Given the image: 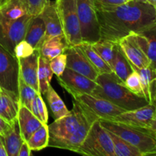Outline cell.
<instances>
[{
    "label": "cell",
    "instance_id": "7c38bea8",
    "mask_svg": "<svg viewBox=\"0 0 156 156\" xmlns=\"http://www.w3.org/2000/svg\"><path fill=\"white\" fill-rule=\"evenodd\" d=\"M64 53L66 54L67 58L66 68L83 75L93 81L97 79L100 73L94 68L79 46H68Z\"/></svg>",
    "mask_w": 156,
    "mask_h": 156
},
{
    "label": "cell",
    "instance_id": "277c9868",
    "mask_svg": "<svg viewBox=\"0 0 156 156\" xmlns=\"http://www.w3.org/2000/svg\"><path fill=\"white\" fill-rule=\"evenodd\" d=\"M76 152L90 156H115L111 136L100 120L93 123L86 138Z\"/></svg>",
    "mask_w": 156,
    "mask_h": 156
},
{
    "label": "cell",
    "instance_id": "4dcf8cb0",
    "mask_svg": "<svg viewBox=\"0 0 156 156\" xmlns=\"http://www.w3.org/2000/svg\"><path fill=\"white\" fill-rule=\"evenodd\" d=\"M117 43L106 40H101L91 44L96 53L111 66L112 67L117 50Z\"/></svg>",
    "mask_w": 156,
    "mask_h": 156
},
{
    "label": "cell",
    "instance_id": "4316f807",
    "mask_svg": "<svg viewBox=\"0 0 156 156\" xmlns=\"http://www.w3.org/2000/svg\"><path fill=\"white\" fill-rule=\"evenodd\" d=\"M78 46L82 50V51L85 53L87 58L89 59L91 64L94 66V68L98 71L100 74L101 73H112L111 66L96 53L91 44L82 42L81 44H78Z\"/></svg>",
    "mask_w": 156,
    "mask_h": 156
},
{
    "label": "cell",
    "instance_id": "7a4b0ae2",
    "mask_svg": "<svg viewBox=\"0 0 156 156\" xmlns=\"http://www.w3.org/2000/svg\"><path fill=\"white\" fill-rule=\"evenodd\" d=\"M95 82L97 86L93 91V95L106 99L126 111L140 108L149 104L145 98L129 91L113 72L101 73Z\"/></svg>",
    "mask_w": 156,
    "mask_h": 156
},
{
    "label": "cell",
    "instance_id": "d6a6232c",
    "mask_svg": "<svg viewBox=\"0 0 156 156\" xmlns=\"http://www.w3.org/2000/svg\"><path fill=\"white\" fill-rule=\"evenodd\" d=\"M124 85L133 93L140 96V97L144 98V93H143L141 81H140V76L136 71L133 69L132 73L126 78V81L124 82Z\"/></svg>",
    "mask_w": 156,
    "mask_h": 156
},
{
    "label": "cell",
    "instance_id": "ee69618b",
    "mask_svg": "<svg viewBox=\"0 0 156 156\" xmlns=\"http://www.w3.org/2000/svg\"><path fill=\"white\" fill-rule=\"evenodd\" d=\"M58 0H46V4H49V3H56Z\"/></svg>",
    "mask_w": 156,
    "mask_h": 156
},
{
    "label": "cell",
    "instance_id": "60d3db41",
    "mask_svg": "<svg viewBox=\"0 0 156 156\" xmlns=\"http://www.w3.org/2000/svg\"><path fill=\"white\" fill-rule=\"evenodd\" d=\"M146 129H147L148 132H149L150 134H152V133L156 131V112H155V115H154L153 117H152V120H151L150 123H149V125H148L147 128H146Z\"/></svg>",
    "mask_w": 156,
    "mask_h": 156
},
{
    "label": "cell",
    "instance_id": "8d00e7d4",
    "mask_svg": "<svg viewBox=\"0 0 156 156\" xmlns=\"http://www.w3.org/2000/svg\"><path fill=\"white\" fill-rule=\"evenodd\" d=\"M28 3L29 14L32 16H37L46 5V0H27Z\"/></svg>",
    "mask_w": 156,
    "mask_h": 156
},
{
    "label": "cell",
    "instance_id": "2e32d148",
    "mask_svg": "<svg viewBox=\"0 0 156 156\" xmlns=\"http://www.w3.org/2000/svg\"><path fill=\"white\" fill-rule=\"evenodd\" d=\"M39 56L40 52L35 50L30 56L22 59H18L19 64V75L27 85L31 86L37 93H40L37 76Z\"/></svg>",
    "mask_w": 156,
    "mask_h": 156
},
{
    "label": "cell",
    "instance_id": "bcb514c9",
    "mask_svg": "<svg viewBox=\"0 0 156 156\" xmlns=\"http://www.w3.org/2000/svg\"><path fill=\"white\" fill-rule=\"evenodd\" d=\"M152 136H153L156 140V131H155V132H153V133H152Z\"/></svg>",
    "mask_w": 156,
    "mask_h": 156
},
{
    "label": "cell",
    "instance_id": "484cf974",
    "mask_svg": "<svg viewBox=\"0 0 156 156\" xmlns=\"http://www.w3.org/2000/svg\"><path fill=\"white\" fill-rule=\"evenodd\" d=\"M45 95L47 96L49 106H50L52 114H53V117H54L55 120L62 118L69 114L70 111H69L67 107L64 104L63 101L61 99L56 91L53 89L51 85L49 86Z\"/></svg>",
    "mask_w": 156,
    "mask_h": 156
},
{
    "label": "cell",
    "instance_id": "e575fe53",
    "mask_svg": "<svg viewBox=\"0 0 156 156\" xmlns=\"http://www.w3.org/2000/svg\"><path fill=\"white\" fill-rule=\"evenodd\" d=\"M34 51V48L29 43L22 40L15 47V56L17 59H22L30 56Z\"/></svg>",
    "mask_w": 156,
    "mask_h": 156
},
{
    "label": "cell",
    "instance_id": "f1b7e54d",
    "mask_svg": "<svg viewBox=\"0 0 156 156\" xmlns=\"http://www.w3.org/2000/svg\"><path fill=\"white\" fill-rule=\"evenodd\" d=\"M50 141L48 124H44L38 128L27 141L31 151H41L48 146Z\"/></svg>",
    "mask_w": 156,
    "mask_h": 156
},
{
    "label": "cell",
    "instance_id": "f546056e",
    "mask_svg": "<svg viewBox=\"0 0 156 156\" xmlns=\"http://www.w3.org/2000/svg\"><path fill=\"white\" fill-rule=\"evenodd\" d=\"M110 136L112 140L115 156H143V153L137 148L129 144V143L120 138L116 134L110 132Z\"/></svg>",
    "mask_w": 156,
    "mask_h": 156
},
{
    "label": "cell",
    "instance_id": "1f68e13d",
    "mask_svg": "<svg viewBox=\"0 0 156 156\" xmlns=\"http://www.w3.org/2000/svg\"><path fill=\"white\" fill-rule=\"evenodd\" d=\"M36 94L37 91L31 86L27 85L19 75V77H18V98H19L20 105H24L29 110H30L32 102L35 98Z\"/></svg>",
    "mask_w": 156,
    "mask_h": 156
},
{
    "label": "cell",
    "instance_id": "ac0fdd59",
    "mask_svg": "<svg viewBox=\"0 0 156 156\" xmlns=\"http://www.w3.org/2000/svg\"><path fill=\"white\" fill-rule=\"evenodd\" d=\"M137 43L151 61L150 66L155 69L156 67V23L133 33Z\"/></svg>",
    "mask_w": 156,
    "mask_h": 156
},
{
    "label": "cell",
    "instance_id": "ab89813d",
    "mask_svg": "<svg viewBox=\"0 0 156 156\" xmlns=\"http://www.w3.org/2000/svg\"><path fill=\"white\" fill-rule=\"evenodd\" d=\"M11 126V123L0 116V135L4 136Z\"/></svg>",
    "mask_w": 156,
    "mask_h": 156
},
{
    "label": "cell",
    "instance_id": "5bb4252c",
    "mask_svg": "<svg viewBox=\"0 0 156 156\" xmlns=\"http://www.w3.org/2000/svg\"><path fill=\"white\" fill-rule=\"evenodd\" d=\"M84 112H85L84 117L77 129L73 133H72L69 136L64 139L62 141L59 142L54 146L55 148L66 149V150H69L75 152H76V150L79 149V146L82 145L85 139L86 138L93 123L98 120L97 117L88 113L85 110H84Z\"/></svg>",
    "mask_w": 156,
    "mask_h": 156
},
{
    "label": "cell",
    "instance_id": "603a6c76",
    "mask_svg": "<svg viewBox=\"0 0 156 156\" xmlns=\"http://www.w3.org/2000/svg\"><path fill=\"white\" fill-rule=\"evenodd\" d=\"M2 136L7 156H18L20 147L24 141L21 136L18 117L11 122L10 128Z\"/></svg>",
    "mask_w": 156,
    "mask_h": 156
},
{
    "label": "cell",
    "instance_id": "9c48e42d",
    "mask_svg": "<svg viewBox=\"0 0 156 156\" xmlns=\"http://www.w3.org/2000/svg\"><path fill=\"white\" fill-rule=\"evenodd\" d=\"M81 107L99 120H109L126 110L109 101L91 94H83L73 98Z\"/></svg>",
    "mask_w": 156,
    "mask_h": 156
},
{
    "label": "cell",
    "instance_id": "d6986e66",
    "mask_svg": "<svg viewBox=\"0 0 156 156\" xmlns=\"http://www.w3.org/2000/svg\"><path fill=\"white\" fill-rule=\"evenodd\" d=\"M18 121L21 136L24 141H27L30 136L44 124L30 110L22 105H20L19 107Z\"/></svg>",
    "mask_w": 156,
    "mask_h": 156
},
{
    "label": "cell",
    "instance_id": "7bdbcfd3",
    "mask_svg": "<svg viewBox=\"0 0 156 156\" xmlns=\"http://www.w3.org/2000/svg\"><path fill=\"white\" fill-rule=\"evenodd\" d=\"M0 156H7V152L5 148L4 139L1 135H0Z\"/></svg>",
    "mask_w": 156,
    "mask_h": 156
},
{
    "label": "cell",
    "instance_id": "f35d334b",
    "mask_svg": "<svg viewBox=\"0 0 156 156\" xmlns=\"http://www.w3.org/2000/svg\"><path fill=\"white\" fill-rule=\"evenodd\" d=\"M31 155V149L29 147L27 141H23L21 147H20L19 152L18 156H29Z\"/></svg>",
    "mask_w": 156,
    "mask_h": 156
},
{
    "label": "cell",
    "instance_id": "f6af8a7d",
    "mask_svg": "<svg viewBox=\"0 0 156 156\" xmlns=\"http://www.w3.org/2000/svg\"><path fill=\"white\" fill-rule=\"evenodd\" d=\"M148 1L150 2L156 8V0H148Z\"/></svg>",
    "mask_w": 156,
    "mask_h": 156
},
{
    "label": "cell",
    "instance_id": "d4e9b609",
    "mask_svg": "<svg viewBox=\"0 0 156 156\" xmlns=\"http://www.w3.org/2000/svg\"><path fill=\"white\" fill-rule=\"evenodd\" d=\"M111 69L117 79L123 83H124L126 78L133 71L130 62L120 50L118 44H117V50Z\"/></svg>",
    "mask_w": 156,
    "mask_h": 156
},
{
    "label": "cell",
    "instance_id": "6da1fadb",
    "mask_svg": "<svg viewBox=\"0 0 156 156\" xmlns=\"http://www.w3.org/2000/svg\"><path fill=\"white\" fill-rule=\"evenodd\" d=\"M96 11L101 39L114 43L156 23V8L148 0H127L108 10Z\"/></svg>",
    "mask_w": 156,
    "mask_h": 156
},
{
    "label": "cell",
    "instance_id": "f907efd6",
    "mask_svg": "<svg viewBox=\"0 0 156 156\" xmlns=\"http://www.w3.org/2000/svg\"><path fill=\"white\" fill-rule=\"evenodd\" d=\"M155 111H156V101H155Z\"/></svg>",
    "mask_w": 156,
    "mask_h": 156
},
{
    "label": "cell",
    "instance_id": "7dc6e473",
    "mask_svg": "<svg viewBox=\"0 0 156 156\" xmlns=\"http://www.w3.org/2000/svg\"><path fill=\"white\" fill-rule=\"evenodd\" d=\"M5 1V0H0V6H1V5Z\"/></svg>",
    "mask_w": 156,
    "mask_h": 156
},
{
    "label": "cell",
    "instance_id": "30bf717a",
    "mask_svg": "<svg viewBox=\"0 0 156 156\" xmlns=\"http://www.w3.org/2000/svg\"><path fill=\"white\" fill-rule=\"evenodd\" d=\"M18 59L0 45V87L18 95Z\"/></svg>",
    "mask_w": 156,
    "mask_h": 156
},
{
    "label": "cell",
    "instance_id": "b9f144b4",
    "mask_svg": "<svg viewBox=\"0 0 156 156\" xmlns=\"http://www.w3.org/2000/svg\"><path fill=\"white\" fill-rule=\"evenodd\" d=\"M31 112L39 119L41 121V116H40L39 114V111H38V107H37V100H36V98L34 99L33 102H32V105H31V109H30ZM42 122V121H41Z\"/></svg>",
    "mask_w": 156,
    "mask_h": 156
},
{
    "label": "cell",
    "instance_id": "44dd1931",
    "mask_svg": "<svg viewBox=\"0 0 156 156\" xmlns=\"http://www.w3.org/2000/svg\"><path fill=\"white\" fill-rule=\"evenodd\" d=\"M45 25L40 16H33L29 22L26 31L24 41L39 51L44 42L45 38Z\"/></svg>",
    "mask_w": 156,
    "mask_h": 156
},
{
    "label": "cell",
    "instance_id": "8fae6325",
    "mask_svg": "<svg viewBox=\"0 0 156 156\" xmlns=\"http://www.w3.org/2000/svg\"><path fill=\"white\" fill-rule=\"evenodd\" d=\"M59 85L73 98L83 94H92L97 82L69 68H66L60 76H57Z\"/></svg>",
    "mask_w": 156,
    "mask_h": 156
},
{
    "label": "cell",
    "instance_id": "ffe728a7",
    "mask_svg": "<svg viewBox=\"0 0 156 156\" xmlns=\"http://www.w3.org/2000/svg\"><path fill=\"white\" fill-rule=\"evenodd\" d=\"M19 107L18 94L2 88L0 94V116L11 123L18 117Z\"/></svg>",
    "mask_w": 156,
    "mask_h": 156
},
{
    "label": "cell",
    "instance_id": "ba28073f",
    "mask_svg": "<svg viewBox=\"0 0 156 156\" xmlns=\"http://www.w3.org/2000/svg\"><path fill=\"white\" fill-rule=\"evenodd\" d=\"M32 17L27 14L13 21L0 19V45L14 56L16 45L24 39Z\"/></svg>",
    "mask_w": 156,
    "mask_h": 156
},
{
    "label": "cell",
    "instance_id": "74e56055",
    "mask_svg": "<svg viewBox=\"0 0 156 156\" xmlns=\"http://www.w3.org/2000/svg\"><path fill=\"white\" fill-rule=\"evenodd\" d=\"M35 98H36L38 111H39L40 116H41V121H42L43 123L47 124V123H48V111H47V106H46L45 102L44 101L42 95L40 93H37Z\"/></svg>",
    "mask_w": 156,
    "mask_h": 156
},
{
    "label": "cell",
    "instance_id": "5b68a950",
    "mask_svg": "<svg viewBox=\"0 0 156 156\" xmlns=\"http://www.w3.org/2000/svg\"><path fill=\"white\" fill-rule=\"evenodd\" d=\"M67 46L82 42L77 10V0H58L56 2Z\"/></svg>",
    "mask_w": 156,
    "mask_h": 156
},
{
    "label": "cell",
    "instance_id": "83f0119b",
    "mask_svg": "<svg viewBox=\"0 0 156 156\" xmlns=\"http://www.w3.org/2000/svg\"><path fill=\"white\" fill-rule=\"evenodd\" d=\"M53 72L50 66V61L40 55L38 59V83L40 93L41 95H45L47 89L50 85Z\"/></svg>",
    "mask_w": 156,
    "mask_h": 156
},
{
    "label": "cell",
    "instance_id": "4fadbf2b",
    "mask_svg": "<svg viewBox=\"0 0 156 156\" xmlns=\"http://www.w3.org/2000/svg\"><path fill=\"white\" fill-rule=\"evenodd\" d=\"M155 112V105L148 104L140 108L124 111L111 118L109 121L123 123L133 127L146 129Z\"/></svg>",
    "mask_w": 156,
    "mask_h": 156
},
{
    "label": "cell",
    "instance_id": "52a82bcc",
    "mask_svg": "<svg viewBox=\"0 0 156 156\" xmlns=\"http://www.w3.org/2000/svg\"><path fill=\"white\" fill-rule=\"evenodd\" d=\"M77 10L82 42L94 44L101 40L94 0H77Z\"/></svg>",
    "mask_w": 156,
    "mask_h": 156
},
{
    "label": "cell",
    "instance_id": "cb8c5ba5",
    "mask_svg": "<svg viewBox=\"0 0 156 156\" xmlns=\"http://www.w3.org/2000/svg\"><path fill=\"white\" fill-rule=\"evenodd\" d=\"M67 47L68 46L64 35L53 37L43 44L41 50H39L40 55L50 61L58 55L64 53Z\"/></svg>",
    "mask_w": 156,
    "mask_h": 156
},
{
    "label": "cell",
    "instance_id": "d590c367",
    "mask_svg": "<svg viewBox=\"0 0 156 156\" xmlns=\"http://www.w3.org/2000/svg\"><path fill=\"white\" fill-rule=\"evenodd\" d=\"M127 0H94L96 10H108L113 7L123 4Z\"/></svg>",
    "mask_w": 156,
    "mask_h": 156
},
{
    "label": "cell",
    "instance_id": "9a60e30c",
    "mask_svg": "<svg viewBox=\"0 0 156 156\" xmlns=\"http://www.w3.org/2000/svg\"><path fill=\"white\" fill-rule=\"evenodd\" d=\"M117 44L131 65L137 68L150 66V59L140 47L133 33L120 40Z\"/></svg>",
    "mask_w": 156,
    "mask_h": 156
},
{
    "label": "cell",
    "instance_id": "681fc988",
    "mask_svg": "<svg viewBox=\"0 0 156 156\" xmlns=\"http://www.w3.org/2000/svg\"><path fill=\"white\" fill-rule=\"evenodd\" d=\"M155 76H156V67L155 68Z\"/></svg>",
    "mask_w": 156,
    "mask_h": 156
},
{
    "label": "cell",
    "instance_id": "836d02e7",
    "mask_svg": "<svg viewBox=\"0 0 156 156\" xmlns=\"http://www.w3.org/2000/svg\"><path fill=\"white\" fill-rule=\"evenodd\" d=\"M66 54L62 53L50 61V66L53 74L60 76L66 68Z\"/></svg>",
    "mask_w": 156,
    "mask_h": 156
},
{
    "label": "cell",
    "instance_id": "3957f363",
    "mask_svg": "<svg viewBox=\"0 0 156 156\" xmlns=\"http://www.w3.org/2000/svg\"><path fill=\"white\" fill-rule=\"evenodd\" d=\"M107 130L116 134L133 145L143 153V156L150 155L156 149V140L147 129L133 127L123 123L109 120H100Z\"/></svg>",
    "mask_w": 156,
    "mask_h": 156
},
{
    "label": "cell",
    "instance_id": "7402d4cb",
    "mask_svg": "<svg viewBox=\"0 0 156 156\" xmlns=\"http://www.w3.org/2000/svg\"><path fill=\"white\" fill-rule=\"evenodd\" d=\"M27 14L29 9L27 0H5L0 6V19L13 21Z\"/></svg>",
    "mask_w": 156,
    "mask_h": 156
},
{
    "label": "cell",
    "instance_id": "e0dca14e",
    "mask_svg": "<svg viewBox=\"0 0 156 156\" xmlns=\"http://www.w3.org/2000/svg\"><path fill=\"white\" fill-rule=\"evenodd\" d=\"M38 16L41 17L45 25L46 32L44 42L53 37L63 35L56 3L46 4L45 7Z\"/></svg>",
    "mask_w": 156,
    "mask_h": 156
},
{
    "label": "cell",
    "instance_id": "8992f818",
    "mask_svg": "<svg viewBox=\"0 0 156 156\" xmlns=\"http://www.w3.org/2000/svg\"><path fill=\"white\" fill-rule=\"evenodd\" d=\"M84 110L76 100L69 114L48 125L50 141L48 146L54 147L59 142L69 136L79 127L84 117Z\"/></svg>",
    "mask_w": 156,
    "mask_h": 156
},
{
    "label": "cell",
    "instance_id": "c3c4849f",
    "mask_svg": "<svg viewBox=\"0 0 156 156\" xmlns=\"http://www.w3.org/2000/svg\"><path fill=\"white\" fill-rule=\"evenodd\" d=\"M1 92H2V88L0 87V94H1Z\"/></svg>",
    "mask_w": 156,
    "mask_h": 156
}]
</instances>
